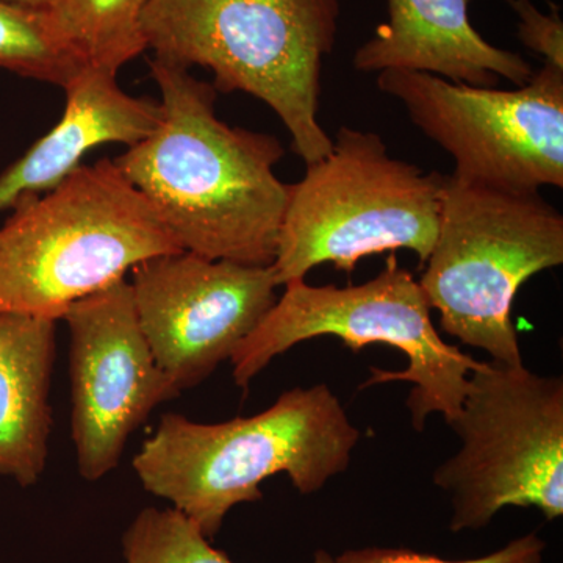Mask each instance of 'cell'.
Returning <instances> with one entry per match:
<instances>
[{
  "label": "cell",
  "instance_id": "obj_13",
  "mask_svg": "<svg viewBox=\"0 0 563 563\" xmlns=\"http://www.w3.org/2000/svg\"><path fill=\"white\" fill-rule=\"evenodd\" d=\"M63 90L60 121L0 176V211L54 190L103 144L135 146L161 124V102L128 95L117 74L84 66Z\"/></svg>",
  "mask_w": 563,
  "mask_h": 563
},
{
  "label": "cell",
  "instance_id": "obj_5",
  "mask_svg": "<svg viewBox=\"0 0 563 563\" xmlns=\"http://www.w3.org/2000/svg\"><path fill=\"white\" fill-rule=\"evenodd\" d=\"M563 263V217L540 191L443 176L439 235L418 280L440 325L492 361L523 365L512 303L526 280Z\"/></svg>",
  "mask_w": 563,
  "mask_h": 563
},
{
  "label": "cell",
  "instance_id": "obj_1",
  "mask_svg": "<svg viewBox=\"0 0 563 563\" xmlns=\"http://www.w3.org/2000/svg\"><path fill=\"white\" fill-rule=\"evenodd\" d=\"M150 68L162 96L161 124L114 158L118 168L181 250L273 265L290 195V184L274 173L285 155L280 141L221 121L217 90L190 69L161 58Z\"/></svg>",
  "mask_w": 563,
  "mask_h": 563
},
{
  "label": "cell",
  "instance_id": "obj_14",
  "mask_svg": "<svg viewBox=\"0 0 563 563\" xmlns=\"http://www.w3.org/2000/svg\"><path fill=\"white\" fill-rule=\"evenodd\" d=\"M57 321L0 313V476L21 487L46 468Z\"/></svg>",
  "mask_w": 563,
  "mask_h": 563
},
{
  "label": "cell",
  "instance_id": "obj_9",
  "mask_svg": "<svg viewBox=\"0 0 563 563\" xmlns=\"http://www.w3.org/2000/svg\"><path fill=\"white\" fill-rule=\"evenodd\" d=\"M377 88L454 158L451 176L515 191L563 187V69L544 63L514 90L385 69Z\"/></svg>",
  "mask_w": 563,
  "mask_h": 563
},
{
  "label": "cell",
  "instance_id": "obj_15",
  "mask_svg": "<svg viewBox=\"0 0 563 563\" xmlns=\"http://www.w3.org/2000/svg\"><path fill=\"white\" fill-rule=\"evenodd\" d=\"M151 0H52L47 16L81 65L118 74L147 49L143 14Z\"/></svg>",
  "mask_w": 563,
  "mask_h": 563
},
{
  "label": "cell",
  "instance_id": "obj_11",
  "mask_svg": "<svg viewBox=\"0 0 563 563\" xmlns=\"http://www.w3.org/2000/svg\"><path fill=\"white\" fill-rule=\"evenodd\" d=\"M62 320L70 333L77 468L95 483L120 465L132 433L180 390L144 339L128 279L73 303Z\"/></svg>",
  "mask_w": 563,
  "mask_h": 563
},
{
  "label": "cell",
  "instance_id": "obj_18",
  "mask_svg": "<svg viewBox=\"0 0 563 563\" xmlns=\"http://www.w3.org/2000/svg\"><path fill=\"white\" fill-rule=\"evenodd\" d=\"M547 543L537 533L515 539L501 550L470 559V561H444L435 555L413 553L409 550H387V548H366V550L346 551L333 563H542Z\"/></svg>",
  "mask_w": 563,
  "mask_h": 563
},
{
  "label": "cell",
  "instance_id": "obj_17",
  "mask_svg": "<svg viewBox=\"0 0 563 563\" xmlns=\"http://www.w3.org/2000/svg\"><path fill=\"white\" fill-rule=\"evenodd\" d=\"M125 563H233L179 510H141L122 537ZM313 563H333L325 551Z\"/></svg>",
  "mask_w": 563,
  "mask_h": 563
},
{
  "label": "cell",
  "instance_id": "obj_3",
  "mask_svg": "<svg viewBox=\"0 0 563 563\" xmlns=\"http://www.w3.org/2000/svg\"><path fill=\"white\" fill-rule=\"evenodd\" d=\"M10 210L0 225V313L62 320L139 263L184 251L110 158Z\"/></svg>",
  "mask_w": 563,
  "mask_h": 563
},
{
  "label": "cell",
  "instance_id": "obj_8",
  "mask_svg": "<svg viewBox=\"0 0 563 563\" xmlns=\"http://www.w3.org/2000/svg\"><path fill=\"white\" fill-rule=\"evenodd\" d=\"M462 440L432 481L453 507L451 531H479L504 507L563 515V379L523 365L479 362L470 373L461 412Z\"/></svg>",
  "mask_w": 563,
  "mask_h": 563
},
{
  "label": "cell",
  "instance_id": "obj_7",
  "mask_svg": "<svg viewBox=\"0 0 563 563\" xmlns=\"http://www.w3.org/2000/svg\"><path fill=\"white\" fill-rule=\"evenodd\" d=\"M285 291L261 324L233 352V380L247 390L252 380L296 344L335 336L352 352L368 344H387L409 358L404 372L372 368L361 388L410 383L407 409L417 431L431 415L450 426L461 412L470 373L479 361L444 342L432 324L428 299L412 273L395 254L374 279L350 287H313L306 279L284 285Z\"/></svg>",
  "mask_w": 563,
  "mask_h": 563
},
{
  "label": "cell",
  "instance_id": "obj_4",
  "mask_svg": "<svg viewBox=\"0 0 563 563\" xmlns=\"http://www.w3.org/2000/svg\"><path fill=\"white\" fill-rule=\"evenodd\" d=\"M339 18L340 0H151L143 33L155 58L203 66L214 90L265 102L309 165L332 150L318 110Z\"/></svg>",
  "mask_w": 563,
  "mask_h": 563
},
{
  "label": "cell",
  "instance_id": "obj_12",
  "mask_svg": "<svg viewBox=\"0 0 563 563\" xmlns=\"http://www.w3.org/2000/svg\"><path fill=\"white\" fill-rule=\"evenodd\" d=\"M472 0H388V21L354 54L362 73L415 70L453 84L495 88L499 79L515 87L533 70L521 55L493 46L473 27Z\"/></svg>",
  "mask_w": 563,
  "mask_h": 563
},
{
  "label": "cell",
  "instance_id": "obj_10",
  "mask_svg": "<svg viewBox=\"0 0 563 563\" xmlns=\"http://www.w3.org/2000/svg\"><path fill=\"white\" fill-rule=\"evenodd\" d=\"M133 306L155 362L179 390L202 384L277 301L272 265L155 255L131 272Z\"/></svg>",
  "mask_w": 563,
  "mask_h": 563
},
{
  "label": "cell",
  "instance_id": "obj_16",
  "mask_svg": "<svg viewBox=\"0 0 563 563\" xmlns=\"http://www.w3.org/2000/svg\"><path fill=\"white\" fill-rule=\"evenodd\" d=\"M81 68L55 35L46 10L0 0V69L65 88Z\"/></svg>",
  "mask_w": 563,
  "mask_h": 563
},
{
  "label": "cell",
  "instance_id": "obj_19",
  "mask_svg": "<svg viewBox=\"0 0 563 563\" xmlns=\"http://www.w3.org/2000/svg\"><path fill=\"white\" fill-rule=\"evenodd\" d=\"M518 16V36L528 49L542 55L544 63L563 69V21L561 10L551 3L544 14L531 0H506Z\"/></svg>",
  "mask_w": 563,
  "mask_h": 563
},
{
  "label": "cell",
  "instance_id": "obj_2",
  "mask_svg": "<svg viewBox=\"0 0 563 563\" xmlns=\"http://www.w3.org/2000/svg\"><path fill=\"white\" fill-rule=\"evenodd\" d=\"M361 431L325 384L282 393L269 409L203 424L163 415L133 457L144 490L173 504L207 539L233 507L263 498V481L285 473L301 495L346 472Z\"/></svg>",
  "mask_w": 563,
  "mask_h": 563
},
{
  "label": "cell",
  "instance_id": "obj_20",
  "mask_svg": "<svg viewBox=\"0 0 563 563\" xmlns=\"http://www.w3.org/2000/svg\"><path fill=\"white\" fill-rule=\"evenodd\" d=\"M7 2L16 3V5L27 7V9L33 10H47L52 0H7Z\"/></svg>",
  "mask_w": 563,
  "mask_h": 563
},
{
  "label": "cell",
  "instance_id": "obj_6",
  "mask_svg": "<svg viewBox=\"0 0 563 563\" xmlns=\"http://www.w3.org/2000/svg\"><path fill=\"white\" fill-rule=\"evenodd\" d=\"M443 174L388 154L383 136L342 125L332 150L290 185L272 265L277 287L331 263L351 274L362 258L399 250L424 266L439 235Z\"/></svg>",
  "mask_w": 563,
  "mask_h": 563
}]
</instances>
